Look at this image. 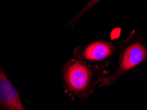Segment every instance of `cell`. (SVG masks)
Returning <instances> with one entry per match:
<instances>
[{"instance_id":"1","label":"cell","mask_w":147,"mask_h":110,"mask_svg":"<svg viewBox=\"0 0 147 110\" xmlns=\"http://www.w3.org/2000/svg\"><path fill=\"white\" fill-rule=\"evenodd\" d=\"M103 75L98 67L80 59H71L62 70L66 92L73 99L88 98L93 94L97 84L103 79Z\"/></svg>"},{"instance_id":"2","label":"cell","mask_w":147,"mask_h":110,"mask_svg":"<svg viewBox=\"0 0 147 110\" xmlns=\"http://www.w3.org/2000/svg\"><path fill=\"white\" fill-rule=\"evenodd\" d=\"M147 51L139 41H128L121 50L118 68L109 76L103 77L100 87H108L125 73L139 65L146 58Z\"/></svg>"},{"instance_id":"3","label":"cell","mask_w":147,"mask_h":110,"mask_svg":"<svg viewBox=\"0 0 147 110\" xmlns=\"http://www.w3.org/2000/svg\"><path fill=\"white\" fill-rule=\"evenodd\" d=\"M114 46L107 41H96L85 46H78L73 53L78 59L88 63H97L105 62L113 54Z\"/></svg>"},{"instance_id":"4","label":"cell","mask_w":147,"mask_h":110,"mask_svg":"<svg viewBox=\"0 0 147 110\" xmlns=\"http://www.w3.org/2000/svg\"><path fill=\"white\" fill-rule=\"evenodd\" d=\"M0 108L6 110H25L19 92L13 85L0 66Z\"/></svg>"},{"instance_id":"5","label":"cell","mask_w":147,"mask_h":110,"mask_svg":"<svg viewBox=\"0 0 147 110\" xmlns=\"http://www.w3.org/2000/svg\"><path fill=\"white\" fill-rule=\"evenodd\" d=\"M100 1H101V0H89V1H88V3H86V5L80 11H79L78 13L74 17L72 20H71L70 23H69V25L71 26V25H74V24L76 23L77 21H78L86 12L88 11L90 9H91L94 7V5H96V4Z\"/></svg>"}]
</instances>
